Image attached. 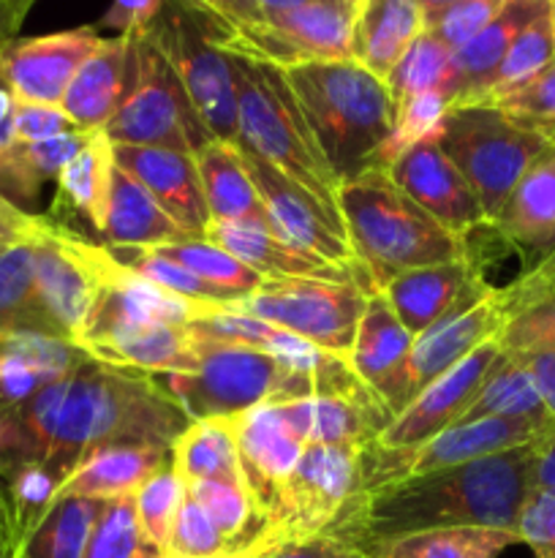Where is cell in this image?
I'll use <instances>...</instances> for the list:
<instances>
[{
  "mask_svg": "<svg viewBox=\"0 0 555 558\" xmlns=\"http://www.w3.org/2000/svg\"><path fill=\"white\" fill-rule=\"evenodd\" d=\"M27 539L22 537L20 529L11 521V512L5 507L3 490H0V558H22Z\"/></svg>",
  "mask_w": 555,
  "mask_h": 558,
  "instance_id": "56",
  "label": "cell"
},
{
  "mask_svg": "<svg viewBox=\"0 0 555 558\" xmlns=\"http://www.w3.org/2000/svg\"><path fill=\"white\" fill-rule=\"evenodd\" d=\"M172 469L183 485L232 483L245 488L232 417L190 423L188 430L174 441Z\"/></svg>",
  "mask_w": 555,
  "mask_h": 558,
  "instance_id": "32",
  "label": "cell"
},
{
  "mask_svg": "<svg viewBox=\"0 0 555 558\" xmlns=\"http://www.w3.org/2000/svg\"><path fill=\"white\" fill-rule=\"evenodd\" d=\"M232 423L245 494H248L256 515L264 523L267 556H270L272 518H275L278 505H281L283 488H286L288 477H292L294 466L299 463L308 445L286 423L281 403L256 407L250 412L232 417Z\"/></svg>",
  "mask_w": 555,
  "mask_h": 558,
  "instance_id": "15",
  "label": "cell"
},
{
  "mask_svg": "<svg viewBox=\"0 0 555 558\" xmlns=\"http://www.w3.org/2000/svg\"><path fill=\"white\" fill-rule=\"evenodd\" d=\"M550 9H553V0H547V5L517 33L509 52H506L504 63H501L498 74H495V82L493 87H490V96L484 104L504 96V93L515 90V87L526 85L528 80H533V76L542 74L547 65L555 63V36Z\"/></svg>",
  "mask_w": 555,
  "mask_h": 558,
  "instance_id": "40",
  "label": "cell"
},
{
  "mask_svg": "<svg viewBox=\"0 0 555 558\" xmlns=\"http://www.w3.org/2000/svg\"><path fill=\"white\" fill-rule=\"evenodd\" d=\"M172 463V452L158 447H109L87 456L65 480L58 496L114 501L139 494L141 485Z\"/></svg>",
  "mask_w": 555,
  "mask_h": 558,
  "instance_id": "30",
  "label": "cell"
},
{
  "mask_svg": "<svg viewBox=\"0 0 555 558\" xmlns=\"http://www.w3.org/2000/svg\"><path fill=\"white\" fill-rule=\"evenodd\" d=\"M158 558H161V556H158Z\"/></svg>",
  "mask_w": 555,
  "mask_h": 558,
  "instance_id": "61",
  "label": "cell"
},
{
  "mask_svg": "<svg viewBox=\"0 0 555 558\" xmlns=\"http://www.w3.org/2000/svg\"><path fill=\"white\" fill-rule=\"evenodd\" d=\"M267 558H370L354 545L343 543V539L330 537V534H319V537L303 539V543H288L278 548L275 554Z\"/></svg>",
  "mask_w": 555,
  "mask_h": 558,
  "instance_id": "52",
  "label": "cell"
},
{
  "mask_svg": "<svg viewBox=\"0 0 555 558\" xmlns=\"http://www.w3.org/2000/svg\"><path fill=\"white\" fill-rule=\"evenodd\" d=\"M161 558H234V550L212 526L205 510L185 494Z\"/></svg>",
  "mask_w": 555,
  "mask_h": 558,
  "instance_id": "47",
  "label": "cell"
},
{
  "mask_svg": "<svg viewBox=\"0 0 555 558\" xmlns=\"http://www.w3.org/2000/svg\"><path fill=\"white\" fill-rule=\"evenodd\" d=\"M36 245V292L44 316L63 341L76 343L90 314L96 281L90 267L71 245V229L44 221Z\"/></svg>",
  "mask_w": 555,
  "mask_h": 558,
  "instance_id": "18",
  "label": "cell"
},
{
  "mask_svg": "<svg viewBox=\"0 0 555 558\" xmlns=\"http://www.w3.org/2000/svg\"><path fill=\"white\" fill-rule=\"evenodd\" d=\"M544 5L547 0H504L498 14L466 47L452 54L449 71L439 90L446 107H473L488 101L511 41Z\"/></svg>",
  "mask_w": 555,
  "mask_h": 558,
  "instance_id": "22",
  "label": "cell"
},
{
  "mask_svg": "<svg viewBox=\"0 0 555 558\" xmlns=\"http://www.w3.org/2000/svg\"><path fill=\"white\" fill-rule=\"evenodd\" d=\"M411 347L414 336L397 319L390 300L381 292L370 294L348 363L392 417L406 409V363Z\"/></svg>",
  "mask_w": 555,
  "mask_h": 558,
  "instance_id": "20",
  "label": "cell"
},
{
  "mask_svg": "<svg viewBox=\"0 0 555 558\" xmlns=\"http://www.w3.org/2000/svg\"><path fill=\"white\" fill-rule=\"evenodd\" d=\"M30 9V0H0V49L14 41Z\"/></svg>",
  "mask_w": 555,
  "mask_h": 558,
  "instance_id": "55",
  "label": "cell"
},
{
  "mask_svg": "<svg viewBox=\"0 0 555 558\" xmlns=\"http://www.w3.org/2000/svg\"><path fill=\"white\" fill-rule=\"evenodd\" d=\"M3 199H5V196H3V194H0V202H3Z\"/></svg>",
  "mask_w": 555,
  "mask_h": 558,
  "instance_id": "60",
  "label": "cell"
},
{
  "mask_svg": "<svg viewBox=\"0 0 555 558\" xmlns=\"http://www.w3.org/2000/svg\"><path fill=\"white\" fill-rule=\"evenodd\" d=\"M390 178L408 199L417 202L446 232L468 240L477 227H488L484 210L468 180L457 172L439 142V131L408 147L390 163Z\"/></svg>",
  "mask_w": 555,
  "mask_h": 558,
  "instance_id": "17",
  "label": "cell"
},
{
  "mask_svg": "<svg viewBox=\"0 0 555 558\" xmlns=\"http://www.w3.org/2000/svg\"><path fill=\"white\" fill-rule=\"evenodd\" d=\"M449 49L422 31V36L406 49V54L397 60V65L384 80L392 104H395V112H400L411 98L424 96V93H439L446 80V71H449Z\"/></svg>",
  "mask_w": 555,
  "mask_h": 558,
  "instance_id": "41",
  "label": "cell"
},
{
  "mask_svg": "<svg viewBox=\"0 0 555 558\" xmlns=\"http://www.w3.org/2000/svg\"><path fill=\"white\" fill-rule=\"evenodd\" d=\"M362 447L308 445L294 466L270 526V554L319 537L359 490Z\"/></svg>",
  "mask_w": 555,
  "mask_h": 558,
  "instance_id": "12",
  "label": "cell"
},
{
  "mask_svg": "<svg viewBox=\"0 0 555 558\" xmlns=\"http://www.w3.org/2000/svg\"><path fill=\"white\" fill-rule=\"evenodd\" d=\"M283 74L337 189L375 169L397 120L384 82L354 60L299 63Z\"/></svg>",
  "mask_w": 555,
  "mask_h": 558,
  "instance_id": "3",
  "label": "cell"
},
{
  "mask_svg": "<svg viewBox=\"0 0 555 558\" xmlns=\"http://www.w3.org/2000/svg\"><path fill=\"white\" fill-rule=\"evenodd\" d=\"M92 134L74 131L44 142H14V147L0 161V194L11 205H16L14 199L33 202L49 180L60 178V172L74 161L76 153H82Z\"/></svg>",
  "mask_w": 555,
  "mask_h": 558,
  "instance_id": "33",
  "label": "cell"
},
{
  "mask_svg": "<svg viewBox=\"0 0 555 558\" xmlns=\"http://www.w3.org/2000/svg\"><path fill=\"white\" fill-rule=\"evenodd\" d=\"M96 27L14 38L0 49V74L20 104L60 107L76 71L101 47Z\"/></svg>",
  "mask_w": 555,
  "mask_h": 558,
  "instance_id": "16",
  "label": "cell"
},
{
  "mask_svg": "<svg viewBox=\"0 0 555 558\" xmlns=\"http://www.w3.org/2000/svg\"><path fill=\"white\" fill-rule=\"evenodd\" d=\"M490 292H493V287L484 283L482 272L468 256L460 262H444V265L403 272L381 294L390 300L392 311L403 322V327L414 338H419L430 327L455 314L457 308L479 303Z\"/></svg>",
  "mask_w": 555,
  "mask_h": 558,
  "instance_id": "19",
  "label": "cell"
},
{
  "mask_svg": "<svg viewBox=\"0 0 555 558\" xmlns=\"http://www.w3.org/2000/svg\"><path fill=\"white\" fill-rule=\"evenodd\" d=\"M501 5L504 0H419L422 31L455 54L498 14Z\"/></svg>",
  "mask_w": 555,
  "mask_h": 558,
  "instance_id": "43",
  "label": "cell"
},
{
  "mask_svg": "<svg viewBox=\"0 0 555 558\" xmlns=\"http://www.w3.org/2000/svg\"><path fill=\"white\" fill-rule=\"evenodd\" d=\"M207 243L218 245L234 259L243 262L245 267L261 276L264 281H299V278H316V281H335V283H359L370 289L368 276L362 267H341L332 262L319 259V256L303 254L292 248L272 232L256 227H239V223H215L210 221L205 232Z\"/></svg>",
  "mask_w": 555,
  "mask_h": 558,
  "instance_id": "24",
  "label": "cell"
},
{
  "mask_svg": "<svg viewBox=\"0 0 555 558\" xmlns=\"http://www.w3.org/2000/svg\"><path fill=\"white\" fill-rule=\"evenodd\" d=\"M156 251L158 256H166V259L177 262L183 270H188L190 276L199 278L207 287L218 289L229 303H237V300L250 298L254 292H259L264 287V278L256 276L250 267H245L243 262L234 259L232 254H226L218 245L207 243V240H185V243L174 245H161Z\"/></svg>",
  "mask_w": 555,
  "mask_h": 558,
  "instance_id": "39",
  "label": "cell"
},
{
  "mask_svg": "<svg viewBox=\"0 0 555 558\" xmlns=\"http://www.w3.org/2000/svg\"><path fill=\"white\" fill-rule=\"evenodd\" d=\"M131 85V36L103 38L82 63L65 90L60 109L79 131H103L123 107Z\"/></svg>",
  "mask_w": 555,
  "mask_h": 558,
  "instance_id": "26",
  "label": "cell"
},
{
  "mask_svg": "<svg viewBox=\"0 0 555 558\" xmlns=\"http://www.w3.org/2000/svg\"><path fill=\"white\" fill-rule=\"evenodd\" d=\"M47 218L33 216V213L22 210V207L11 205L9 199L0 202V243H16L38 234Z\"/></svg>",
  "mask_w": 555,
  "mask_h": 558,
  "instance_id": "53",
  "label": "cell"
},
{
  "mask_svg": "<svg viewBox=\"0 0 555 558\" xmlns=\"http://www.w3.org/2000/svg\"><path fill=\"white\" fill-rule=\"evenodd\" d=\"M490 417H511V420H539V423H550V414L544 409L542 398H539L533 379L528 376L526 365L520 357L511 352L501 354L495 363L493 374L482 385L479 396L462 414L460 423H477V420Z\"/></svg>",
  "mask_w": 555,
  "mask_h": 558,
  "instance_id": "36",
  "label": "cell"
},
{
  "mask_svg": "<svg viewBox=\"0 0 555 558\" xmlns=\"http://www.w3.org/2000/svg\"><path fill=\"white\" fill-rule=\"evenodd\" d=\"M520 248L547 254L555 245V145L522 174L506 205L490 223Z\"/></svg>",
  "mask_w": 555,
  "mask_h": 558,
  "instance_id": "29",
  "label": "cell"
},
{
  "mask_svg": "<svg viewBox=\"0 0 555 558\" xmlns=\"http://www.w3.org/2000/svg\"><path fill=\"white\" fill-rule=\"evenodd\" d=\"M194 161L196 169H199L210 221L239 223V227H256L272 232L264 202H261L237 147L215 140L201 147Z\"/></svg>",
  "mask_w": 555,
  "mask_h": 558,
  "instance_id": "28",
  "label": "cell"
},
{
  "mask_svg": "<svg viewBox=\"0 0 555 558\" xmlns=\"http://www.w3.org/2000/svg\"><path fill=\"white\" fill-rule=\"evenodd\" d=\"M490 107L498 109L517 129L555 142V63L528 80L526 85L493 98Z\"/></svg>",
  "mask_w": 555,
  "mask_h": 558,
  "instance_id": "45",
  "label": "cell"
},
{
  "mask_svg": "<svg viewBox=\"0 0 555 558\" xmlns=\"http://www.w3.org/2000/svg\"><path fill=\"white\" fill-rule=\"evenodd\" d=\"M5 245H11V243H0V254H3V248H5Z\"/></svg>",
  "mask_w": 555,
  "mask_h": 558,
  "instance_id": "59",
  "label": "cell"
},
{
  "mask_svg": "<svg viewBox=\"0 0 555 558\" xmlns=\"http://www.w3.org/2000/svg\"><path fill=\"white\" fill-rule=\"evenodd\" d=\"M504 352L555 347V245L509 287L495 289Z\"/></svg>",
  "mask_w": 555,
  "mask_h": 558,
  "instance_id": "25",
  "label": "cell"
},
{
  "mask_svg": "<svg viewBox=\"0 0 555 558\" xmlns=\"http://www.w3.org/2000/svg\"><path fill=\"white\" fill-rule=\"evenodd\" d=\"M103 505L107 501L58 496L27 539L22 558H85L87 539Z\"/></svg>",
  "mask_w": 555,
  "mask_h": 558,
  "instance_id": "37",
  "label": "cell"
},
{
  "mask_svg": "<svg viewBox=\"0 0 555 558\" xmlns=\"http://www.w3.org/2000/svg\"><path fill=\"white\" fill-rule=\"evenodd\" d=\"M223 22V49L292 69L354 60L365 0H207Z\"/></svg>",
  "mask_w": 555,
  "mask_h": 558,
  "instance_id": "5",
  "label": "cell"
},
{
  "mask_svg": "<svg viewBox=\"0 0 555 558\" xmlns=\"http://www.w3.org/2000/svg\"><path fill=\"white\" fill-rule=\"evenodd\" d=\"M152 38L177 71L196 114L212 140L237 145V90H234L229 52L223 49V22L207 0L201 3H163L150 25Z\"/></svg>",
  "mask_w": 555,
  "mask_h": 558,
  "instance_id": "7",
  "label": "cell"
},
{
  "mask_svg": "<svg viewBox=\"0 0 555 558\" xmlns=\"http://www.w3.org/2000/svg\"><path fill=\"white\" fill-rule=\"evenodd\" d=\"M33 238L16 240L5 245L0 254V332H33V336L58 338L38 303Z\"/></svg>",
  "mask_w": 555,
  "mask_h": 558,
  "instance_id": "34",
  "label": "cell"
},
{
  "mask_svg": "<svg viewBox=\"0 0 555 558\" xmlns=\"http://www.w3.org/2000/svg\"><path fill=\"white\" fill-rule=\"evenodd\" d=\"M185 499V485L177 477V472L169 466H163L161 472L152 474L145 485L139 488V494L134 496L136 507V521H139L141 537L152 545V548L161 554L163 545H166L169 532H172V523L177 518L180 505Z\"/></svg>",
  "mask_w": 555,
  "mask_h": 558,
  "instance_id": "46",
  "label": "cell"
},
{
  "mask_svg": "<svg viewBox=\"0 0 555 558\" xmlns=\"http://www.w3.org/2000/svg\"><path fill=\"white\" fill-rule=\"evenodd\" d=\"M439 142L477 194L488 227L522 174L555 145L544 136L517 129L490 104L446 109L439 125Z\"/></svg>",
  "mask_w": 555,
  "mask_h": 558,
  "instance_id": "9",
  "label": "cell"
},
{
  "mask_svg": "<svg viewBox=\"0 0 555 558\" xmlns=\"http://www.w3.org/2000/svg\"><path fill=\"white\" fill-rule=\"evenodd\" d=\"M533 490V441L444 472L359 490L324 534L373 558L381 545L433 529L484 526L515 532Z\"/></svg>",
  "mask_w": 555,
  "mask_h": 558,
  "instance_id": "1",
  "label": "cell"
},
{
  "mask_svg": "<svg viewBox=\"0 0 555 558\" xmlns=\"http://www.w3.org/2000/svg\"><path fill=\"white\" fill-rule=\"evenodd\" d=\"M103 245L114 248H161V245L194 240L166 216L161 205L114 163L109 174L107 205H103Z\"/></svg>",
  "mask_w": 555,
  "mask_h": 558,
  "instance_id": "27",
  "label": "cell"
},
{
  "mask_svg": "<svg viewBox=\"0 0 555 558\" xmlns=\"http://www.w3.org/2000/svg\"><path fill=\"white\" fill-rule=\"evenodd\" d=\"M156 548L141 537L136 521L134 496L128 499L107 501L101 515L96 518L90 539H87L85 558H158Z\"/></svg>",
  "mask_w": 555,
  "mask_h": 558,
  "instance_id": "44",
  "label": "cell"
},
{
  "mask_svg": "<svg viewBox=\"0 0 555 558\" xmlns=\"http://www.w3.org/2000/svg\"><path fill=\"white\" fill-rule=\"evenodd\" d=\"M501 354H504V347H501L498 338L484 341L466 360H460L455 368L430 381L368 445L373 450H408V447L424 445V441L449 430L468 412V407L479 396L488 376L493 374Z\"/></svg>",
  "mask_w": 555,
  "mask_h": 558,
  "instance_id": "14",
  "label": "cell"
},
{
  "mask_svg": "<svg viewBox=\"0 0 555 558\" xmlns=\"http://www.w3.org/2000/svg\"><path fill=\"white\" fill-rule=\"evenodd\" d=\"M112 167V142L107 140L103 131H96L58 178L60 199L82 213L98 232L103 229V205H107Z\"/></svg>",
  "mask_w": 555,
  "mask_h": 558,
  "instance_id": "38",
  "label": "cell"
},
{
  "mask_svg": "<svg viewBox=\"0 0 555 558\" xmlns=\"http://www.w3.org/2000/svg\"><path fill=\"white\" fill-rule=\"evenodd\" d=\"M550 14H553V36H555V0H553V9H550Z\"/></svg>",
  "mask_w": 555,
  "mask_h": 558,
  "instance_id": "58",
  "label": "cell"
},
{
  "mask_svg": "<svg viewBox=\"0 0 555 558\" xmlns=\"http://www.w3.org/2000/svg\"><path fill=\"white\" fill-rule=\"evenodd\" d=\"M188 425L190 420L156 376L90 357L65 379L52 445L41 466L63 488L92 452L109 447H158L172 452Z\"/></svg>",
  "mask_w": 555,
  "mask_h": 558,
  "instance_id": "2",
  "label": "cell"
},
{
  "mask_svg": "<svg viewBox=\"0 0 555 558\" xmlns=\"http://www.w3.org/2000/svg\"><path fill=\"white\" fill-rule=\"evenodd\" d=\"M107 254L118 262L120 267L131 270L134 276L145 278L152 287L163 289V292L174 294L180 300H190V303H215L226 305L229 300L223 298L218 289L207 287L199 278L190 276L188 270L177 265V262L166 259V256H158L150 248H114V245H103Z\"/></svg>",
  "mask_w": 555,
  "mask_h": 558,
  "instance_id": "42",
  "label": "cell"
},
{
  "mask_svg": "<svg viewBox=\"0 0 555 558\" xmlns=\"http://www.w3.org/2000/svg\"><path fill=\"white\" fill-rule=\"evenodd\" d=\"M501 327H504V322H501L493 289L479 303L462 305L455 314L446 316L444 322L414 338L411 354H408L406 363V407L430 381L455 368L473 349L482 347L490 338H498Z\"/></svg>",
  "mask_w": 555,
  "mask_h": 558,
  "instance_id": "23",
  "label": "cell"
},
{
  "mask_svg": "<svg viewBox=\"0 0 555 558\" xmlns=\"http://www.w3.org/2000/svg\"><path fill=\"white\" fill-rule=\"evenodd\" d=\"M550 425L553 420L539 423V420L490 417L477 420V423H457L435 439L408 447V450H373L370 445H365L362 456H359V490L379 488V485L395 483V480L419 477V474L444 472V469L482 461V458L498 456V452L517 450V447L536 441Z\"/></svg>",
  "mask_w": 555,
  "mask_h": 558,
  "instance_id": "11",
  "label": "cell"
},
{
  "mask_svg": "<svg viewBox=\"0 0 555 558\" xmlns=\"http://www.w3.org/2000/svg\"><path fill=\"white\" fill-rule=\"evenodd\" d=\"M515 532L484 526L433 529L397 537L381 545L373 558H498L506 548L517 545Z\"/></svg>",
  "mask_w": 555,
  "mask_h": 558,
  "instance_id": "35",
  "label": "cell"
},
{
  "mask_svg": "<svg viewBox=\"0 0 555 558\" xmlns=\"http://www.w3.org/2000/svg\"><path fill=\"white\" fill-rule=\"evenodd\" d=\"M419 36V0H365L354 27L351 58L384 82Z\"/></svg>",
  "mask_w": 555,
  "mask_h": 558,
  "instance_id": "31",
  "label": "cell"
},
{
  "mask_svg": "<svg viewBox=\"0 0 555 558\" xmlns=\"http://www.w3.org/2000/svg\"><path fill=\"white\" fill-rule=\"evenodd\" d=\"M370 294L373 292L359 283L299 278V281H267L250 298L226 303L221 308L281 327L313 343L321 352L348 360Z\"/></svg>",
  "mask_w": 555,
  "mask_h": 558,
  "instance_id": "10",
  "label": "cell"
},
{
  "mask_svg": "<svg viewBox=\"0 0 555 558\" xmlns=\"http://www.w3.org/2000/svg\"><path fill=\"white\" fill-rule=\"evenodd\" d=\"M76 129L69 114L60 107H44V104H20L14 109V140L16 142H44L54 136L74 134Z\"/></svg>",
  "mask_w": 555,
  "mask_h": 558,
  "instance_id": "49",
  "label": "cell"
},
{
  "mask_svg": "<svg viewBox=\"0 0 555 558\" xmlns=\"http://www.w3.org/2000/svg\"><path fill=\"white\" fill-rule=\"evenodd\" d=\"M112 161L128 172L147 194L166 210V216L194 240H205L210 227L205 191L194 156L166 147L112 145Z\"/></svg>",
  "mask_w": 555,
  "mask_h": 558,
  "instance_id": "21",
  "label": "cell"
},
{
  "mask_svg": "<svg viewBox=\"0 0 555 558\" xmlns=\"http://www.w3.org/2000/svg\"><path fill=\"white\" fill-rule=\"evenodd\" d=\"M161 0H145V3H131V0H120L112 3L98 20V27L114 31L118 36H136V33L150 31L152 20L161 14Z\"/></svg>",
  "mask_w": 555,
  "mask_h": 558,
  "instance_id": "50",
  "label": "cell"
},
{
  "mask_svg": "<svg viewBox=\"0 0 555 558\" xmlns=\"http://www.w3.org/2000/svg\"><path fill=\"white\" fill-rule=\"evenodd\" d=\"M515 534L536 558H555V494L531 490L517 515Z\"/></svg>",
  "mask_w": 555,
  "mask_h": 558,
  "instance_id": "48",
  "label": "cell"
},
{
  "mask_svg": "<svg viewBox=\"0 0 555 558\" xmlns=\"http://www.w3.org/2000/svg\"><path fill=\"white\" fill-rule=\"evenodd\" d=\"M533 490L555 494V423L533 441Z\"/></svg>",
  "mask_w": 555,
  "mask_h": 558,
  "instance_id": "54",
  "label": "cell"
},
{
  "mask_svg": "<svg viewBox=\"0 0 555 558\" xmlns=\"http://www.w3.org/2000/svg\"><path fill=\"white\" fill-rule=\"evenodd\" d=\"M103 134L112 145L166 147L185 156L215 142L150 31L131 36V85Z\"/></svg>",
  "mask_w": 555,
  "mask_h": 558,
  "instance_id": "8",
  "label": "cell"
},
{
  "mask_svg": "<svg viewBox=\"0 0 555 558\" xmlns=\"http://www.w3.org/2000/svg\"><path fill=\"white\" fill-rule=\"evenodd\" d=\"M237 147L256 191L270 216L272 234L283 240L292 248L303 254L319 256V259L332 262L341 267H362L348 245L346 227L330 216L303 185L288 180L286 174L278 172L272 163H267L259 153H254L245 145Z\"/></svg>",
  "mask_w": 555,
  "mask_h": 558,
  "instance_id": "13",
  "label": "cell"
},
{
  "mask_svg": "<svg viewBox=\"0 0 555 558\" xmlns=\"http://www.w3.org/2000/svg\"><path fill=\"white\" fill-rule=\"evenodd\" d=\"M511 354H517L520 363L526 365L528 376L533 379V387H536L550 420L555 423V347H539V349H528V352H511Z\"/></svg>",
  "mask_w": 555,
  "mask_h": 558,
  "instance_id": "51",
  "label": "cell"
},
{
  "mask_svg": "<svg viewBox=\"0 0 555 558\" xmlns=\"http://www.w3.org/2000/svg\"><path fill=\"white\" fill-rule=\"evenodd\" d=\"M348 245L370 287L384 292L403 272L471 256L468 240L446 232L430 213L408 199L384 169H370L337 189Z\"/></svg>",
  "mask_w": 555,
  "mask_h": 558,
  "instance_id": "4",
  "label": "cell"
},
{
  "mask_svg": "<svg viewBox=\"0 0 555 558\" xmlns=\"http://www.w3.org/2000/svg\"><path fill=\"white\" fill-rule=\"evenodd\" d=\"M14 109L16 98L11 96L9 85H5L3 74H0V161L5 158V153L14 147Z\"/></svg>",
  "mask_w": 555,
  "mask_h": 558,
  "instance_id": "57",
  "label": "cell"
},
{
  "mask_svg": "<svg viewBox=\"0 0 555 558\" xmlns=\"http://www.w3.org/2000/svg\"><path fill=\"white\" fill-rule=\"evenodd\" d=\"M229 65L237 90L239 145L259 153L278 172L303 185L335 221L343 223L337 180L313 142L281 65L237 52H229Z\"/></svg>",
  "mask_w": 555,
  "mask_h": 558,
  "instance_id": "6",
  "label": "cell"
}]
</instances>
